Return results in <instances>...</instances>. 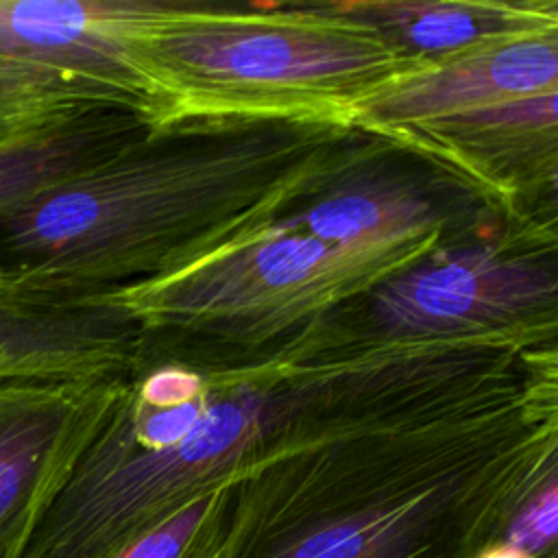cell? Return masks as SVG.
<instances>
[{
	"instance_id": "6da1fadb",
	"label": "cell",
	"mask_w": 558,
	"mask_h": 558,
	"mask_svg": "<svg viewBox=\"0 0 558 558\" xmlns=\"http://www.w3.org/2000/svg\"><path fill=\"white\" fill-rule=\"evenodd\" d=\"M558 460L541 410L314 405L229 486L216 558H473Z\"/></svg>"
},
{
	"instance_id": "7a4b0ae2",
	"label": "cell",
	"mask_w": 558,
	"mask_h": 558,
	"mask_svg": "<svg viewBox=\"0 0 558 558\" xmlns=\"http://www.w3.org/2000/svg\"><path fill=\"white\" fill-rule=\"evenodd\" d=\"M351 126L179 118L0 218L2 266L59 296L177 275L364 161Z\"/></svg>"
},
{
	"instance_id": "3957f363",
	"label": "cell",
	"mask_w": 558,
	"mask_h": 558,
	"mask_svg": "<svg viewBox=\"0 0 558 558\" xmlns=\"http://www.w3.org/2000/svg\"><path fill=\"white\" fill-rule=\"evenodd\" d=\"M142 52L179 118H270L351 126L355 109L427 63L325 2H166Z\"/></svg>"
},
{
	"instance_id": "277c9868",
	"label": "cell",
	"mask_w": 558,
	"mask_h": 558,
	"mask_svg": "<svg viewBox=\"0 0 558 558\" xmlns=\"http://www.w3.org/2000/svg\"><path fill=\"white\" fill-rule=\"evenodd\" d=\"M307 340L235 368H214L194 427L163 449H131L102 427L35 530L24 558H113L190 499L231 484L344 373ZM109 418V416H107Z\"/></svg>"
},
{
	"instance_id": "5b68a950",
	"label": "cell",
	"mask_w": 558,
	"mask_h": 558,
	"mask_svg": "<svg viewBox=\"0 0 558 558\" xmlns=\"http://www.w3.org/2000/svg\"><path fill=\"white\" fill-rule=\"evenodd\" d=\"M423 255L349 251L272 220L177 275L89 299L120 310L144 336L179 333L257 349L307 331Z\"/></svg>"
},
{
	"instance_id": "8992f818",
	"label": "cell",
	"mask_w": 558,
	"mask_h": 558,
	"mask_svg": "<svg viewBox=\"0 0 558 558\" xmlns=\"http://www.w3.org/2000/svg\"><path fill=\"white\" fill-rule=\"evenodd\" d=\"M375 340L525 347L554 338V262L506 246H436L366 292Z\"/></svg>"
},
{
	"instance_id": "52a82bcc",
	"label": "cell",
	"mask_w": 558,
	"mask_h": 558,
	"mask_svg": "<svg viewBox=\"0 0 558 558\" xmlns=\"http://www.w3.org/2000/svg\"><path fill=\"white\" fill-rule=\"evenodd\" d=\"M163 7L157 0H0V61L59 72L163 126L177 120V102L140 46Z\"/></svg>"
},
{
	"instance_id": "ba28073f",
	"label": "cell",
	"mask_w": 558,
	"mask_h": 558,
	"mask_svg": "<svg viewBox=\"0 0 558 558\" xmlns=\"http://www.w3.org/2000/svg\"><path fill=\"white\" fill-rule=\"evenodd\" d=\"M129 377L0 384V558H24Z\"/></svg>"
},
{
	"instance_id": "9c48e42d",
	"label": "cell",
	"mask_w": 558,
	"mask_h": 558,
	"mask_svg": "<svg viewBox=\"0 0 558 558\" xmlns=\"http://www.w3.org/2000/svg\"><path fill=\"white\" fill-rule=\"evenodd\" d=\"M142 349L144 333L120 310L35 290L0 264V384L120 379Z\"/></svg>"
},
{
	"instance_id": "30bf717a",
	"label": "cell",
	"mask_w": 558,
	"mask_h": 558,
	"mask_svg": "<svg viewBox=\"0 0 558 558\" xmlns=\"http://www.w3.org/2000/svg\"><path fill=\"white\" fill-rule=\"evenodd\" d=\"M545 92H558V31L410 72L364 100L351 129L386 142L421 124Z\"/></svg>"
},
{
	"instance_id": "8fae6325",
	"label": "cell",
	"mask_w": 558,
	"mask_h": 558,
	"mask_svg": "<svg viewBox=\"0 0 558 558\" xmlns=\"http://www.w3.org/2000/svg\"><path fill=\"white\" fill-rule=\"evenodd\" d=\"M558 92L523 96L395 133L386 142L429 155L493 194L556 185Z\"/></svg>"
},
{
	"instance_id": "7c38bea8",
	"label": "cell",
	"mask_w": 558,
	"mask_h": 558,
	"mask_svg": "<svg viewBox=\"0 0 558 558\" xmlns=\"http://www.w3.org/2000/svg\"><path fill=\"white\" fill-rule=\"evenodd\" d=\"M360 163L277 222L349 251H434L445 231L438 205L414 181L381 170L364 172Z\"/></svg>"
},
{
	"instance_id": "4fadbf2b",
	"label": "cell",
	"mask_w": 558,
	"mask_h": 558,
	"mask_svg": "<svg viewBox=\"0 0 558 558\" xmlns=\"http://www.w3.org/2000/svg\"><path fill=\"white\" fill-rule=\"evenodd\" d=\"M427 65L558 31L556 0H325Z\"/></svg>"
},
{
	"instance_id": "5bb4252c",
	"label": "cell",
	"mask_w": 558,
	"mask_h": 558,
	"mask_svg": "<svg viewBox=\"0 0 558 558\" xmlns=\"http://www.w3.org/2000/svg\"><path fill=\"white\" fill-rule=\"evenodd\" d=\"M150 129L129 111L87 109L15 133L0 144V218Z\"/></svg>"
},
{
	"instance_id": "9a60e30c",
	"label": "cell",
	"mask_w": 558,
	"mask_h": 558,
	"mask_svg": "<svg viewBox=\"0 0 558 558\" xmlns=\"http://www.w3.org/2000/svg\"><path fill=\"white\" fill-rule=\"evenodd\" d=\"M229 486L225 484L190 499L133 538L113 558H216L225 530Z\"/></svg>"
},
{
	"instance_id": "2e32d148",
	"label": "cell",
	"mask_w": 558,
	"mask_h": 558,
	"mask_svg": "<svg viewBox=\"0 0 558 558\" xmlns=\"http://www.w3.org/2000/svg\"><path fill=\"white\" fill-rule=\"evenodd\" d=\"M87 109L120 107L102 92L59 72L0 61V116L50 120Z\"/></svg>"
},
{
	"instance_id": "e0dca14e",
	"label": "cell",
	"mask_w": 558,
	"mask_h": 558,
	"mask_svg": "<svg viewBox=\"0 0 558 558\" xmlns=\"http://www.w3.org/2000/svg\"><path fill=\"white\" fill-rule=\"evenodd\" d=\"M497 541L530 558H558V460L517 499Z\"/></svg>"
},
{
	"instance_id": "ac0fdd59",
	"label": "cell",
	"mask_w": 558,
	"mask_h": 558,
	"mask_svg": "<svg viewBox=\"0 0 558 558\" xmlns=\"http://www.w3.org/2000/svg\"><path fill=\"white\" fill-rule=\"evenodd\" d=\"M61 118H63V116H61ZM50 120H57V118H50ZM50 120H33V118L0 116V144L7 142L9 137H13L15 133L24 131V129H31V126H37V124H44V122H50Z\"/></svg>"
},
{
	"instance_id": "d6986e66",
	"label": "cell",
	"mask_w": 558,
	"mask_h": 558,
	"mask_svg": "<svg viewBox=\"0 0 558 558\" xmlns=\"http://www.w3.org/2000/svg\"><path fill=\"white\" fill-rule=\"evenodd\" d=\"M473 558H530V556L510 547V545H504V543L495 541V543L482 547Z\"/></svg>"
}]
</instances>
